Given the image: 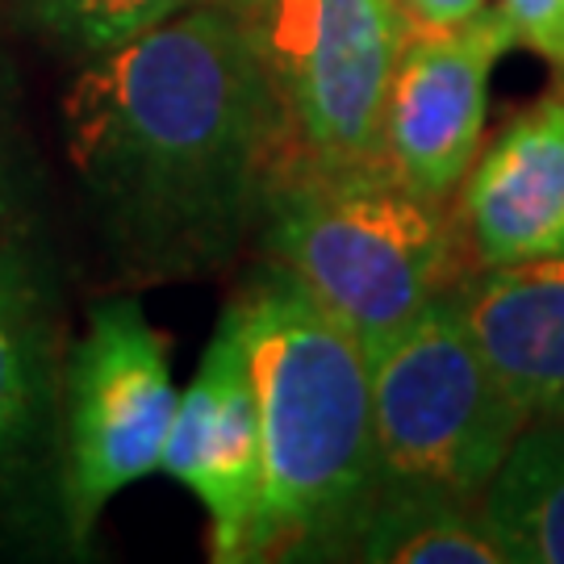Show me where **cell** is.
I'll return each mask as SVG.
<instances>
[{
  "instance_id": "obj_7",
  "label": "cell",
  "mask_w": 564,
  "mask_h": 564,
  "mask_svg": "<svg viewBox=\"0 0 564 564\" xmlns=\"http://www.w3.org/2000/svg\"><path fill=\"white\" fill-rule=\"evenodd\" d=\"M514 30L502 9L447 34H410L381 118V163L419 197L447 202L481 151L489 80Z\"/></svg>"
},
{
  "instance_id": "obj_17",
  "label": "cell",
  "mask_w": 564,
  "mask_h": 564,
  "mask_svg": "<svg viewBox=\"0 0 564 564\" xmlns=\"http://www.w3.org/2000/svg\"><path fill=\"white\" fill-rule=\"evenodd\" d=\"M218 4H226V9H235V13H247L256 0H218Z\"/></svg>"
},
{
  "instance_id": "obj_14",
  "label": "cell",
  "mask_w": 564,
  "mask_h": 564,
  "mask_svg": "<svg viewBox=\"0 0 564 564\" xmlns=\"http://www.w3.org/2000/svg\"><path fill=\"white\" fill-rule=\"evenodd\" d=\"M9 4L46 39L97 59L121 42L139 39L142 30L205 0H9Z\"/></svg>"
},
{
  "instance_id": "obj_15",
  "label": "cell",
  "mask_w": 564,
  "mask_h": 564,
  "mask_svg": "<svg viewBox=\"0 0 564 564\" xmlns=\"http://www.w3.org/2000/svg\"><path fill=\"white\" fill-rule=\"evenodd\" d=\"M502 18L514 30V42L544 55L564 72V0H502Z\"/></svg>"
},
{
  "instance_id": "obj_11",
  "label": "cell",
  "mask_w": 564,
  "mask_h": 564,
  "mask_svg": "<svg viewBox=\"0 0 564 564\" xmlns=\"http://www.w3.org/2000/svg\"><path fill=\"white\" fill-rule=\"evenodd\" d=\"M356 556L377 564H506V552L473 498L389 485L356 523Z\"/></svg>"
},
{
  "instance_id": "obj_2",
  "label": "cell",
  "mask_w": 564,
  "mask_h": 564,
  "mask_svg": "<svg viewBox=\"0 0 564 564\" xmlns=\"http://www.w3.org/2000/svg\"><path fill=\"white\" fill-rule=\"evenodd\" d=\"M235 310L260 405L263 494L251 547L260 561L351 531L381 464L360 343L281 268L263 272Z\"/></svg>"
},
{
  "instance_id": "obj_1",
  "label": "cell",
  "mask_w": 564,
  "mask_h": 564,
  "mask_svg": "<svg viewBox=\"0 0 564 564\" xmlns=\"http://www.w3.org/2000/svg\"><path fill=\"white\" fill-rule=\"evenodd\" d=\"M67 155L121 242L155 268L223 263L263 214L289 139L247 18L193 4L88 59Z\"/></svg>"
},
{
  "instance_id": "obj_10",
  "label": "cell",
  "mask_w": 564,
  "mask_h": 564,
  "mask_svg": "<svg viewBox=\"0 0 564 564\" xmlns=\"http://www.w3.org/2000/svg\"><path fill=\"white\" fill-rule=\"evenodd\" d=\"M456 305L527 423H564V251L485 268Z\"/></svg>"
},
{
  "instance_id": "obj_13",
  "label": "cell",
  "mask_w": 564,
  "mask_h": 564,
  "mask_svg": "<svg viewBox=\"0 0 564 564\" xmlns=\"http://www.w3.org/2000/svg\"><path fill=\"white\" fill-rule=\"evenodd\" d=\"M42 398V314L18 263L0 251V456L34 426Z\"/></svg>"
},
{
  "instance_id": "obj_16",
  "label": "cell",
  "mask_w": 564,
  "mask_h": 564,
  "mask_svg": "<svg viewBox=\"0 0 564 564\" xmlns=\"http://www.w3.org/2000/svg\"><path fill=\"white\" fill-rule=\"evenodd\" d=\"M393 4L410 25V34H447L489 9V0H393Z\"/></svg>"
},
{
  "instance_id": "obj_5",
  "label": "cell",
  "mask_w": 564,
  "mask_h": 564,
  "mask_svg": "<svg viewBox=\"0 0 564 564\" xmlns=\"http://www.w3.org/2000/svg\"><path fill=\"white\" fill-rule=\"evenodd\" d=\"M247 30L297 167L381 160V118L410 25L393 0H256Z\"/></svg>"
},
{
  "instance_id": "obj_12",
  "label": "cell",
  "mask_w": 564,
  "mask_h": 564,
  "mask_svg": "<svg viewBox=\"0 0 564 564\" xmlns=\"http://www.w3.org/2000/svg\"><path fill=\"white\" fill-rule=\"evenodd\" d=\"M506 564H564V423H527L481 494Z\"/></svg>"
},
{
  "instance_id": "obj_9",
  "label": "cell",
  "mask_w": 564,
  "mask_h": 564,
  "mask_svg": "<svg viewBox=\"0 0 564 564\" xmlns=\"http://www.w3.org/2000/svg\"><path fill=\"white\" fill-rule=\"evenodd\" d=\"M460 218L481 268L564 251V101H544L485 142L460 184Z\"/></svg>"
},
{
  "instance_id": "obj_3",
  "label": "cell",
  "mask_w": 564,
  "mask_h": 564,
  "mask_svg": "<svg viewBox=\"0 0 564 564\" xmlns=\"http://www.w3.org/2000/svg\"><path fill=\"white\" fill-rule=\"evenodd\" d=\"M263 223L272 268L302 284L368 360L447 293L456 239L444 202L419 197L381 160L360 167L284 163Z\"/></svg>"
},
{
  "instance_id": "obj_6",
  "label": "cell",
  "mask_w": 564,
  "mask_h": 564,
  "mask_svg": "<svg viewBox=\"0 0 564 564\" xmlns=\"http://www.w3.org/2000/svg\"><path fill=\"white\" fill-rule=\"evenodd\" d=\"M167 339L134 297L93 305L88 330L67 364V464L63 506L84 544L121 489L160 468L176 414Z\"/></svg>"
},
{
  "instance_id": "obj_4",
  "label": "cell",
  "mask_w": 564,
  "mask_h": 564,
  "mask_svg": "<svg viewBox=\"0 0 564 564\" xmlns=\"http://www.w3.org/2000/svg\"><path fill=\"white\" fill-rule=\"evenodd\" d=\"M381 481L481 498L527 426L489 368L456 293L426 302L368 360Z\"/></svg>"
},
{
  "instance_id": "obj_8",
  "label": "cell",
  "mask_w": 564,
  "mask_h": 564,
  "mask_svg": "<svg viewBox=\"0 0 564 564\" xmlns=\"http://www.w3.org/2000/svg\"><path fill=\"white\" fill-rule=\"evenodd\" d=\"M160 468L205 506L214 561H251L263 494V440L235 302L223 310L197 377L176 402Z\"/></svg>"
}]
</instances>
